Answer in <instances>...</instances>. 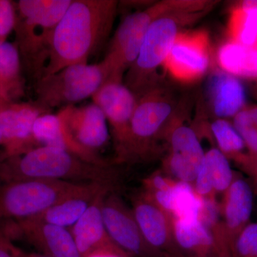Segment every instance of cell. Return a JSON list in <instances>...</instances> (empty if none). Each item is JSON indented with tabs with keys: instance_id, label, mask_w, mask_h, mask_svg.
I'll list each match as a JSON object with an SVG mask.
<instances>
[{
	"instance_id": "obj_14",
	"label": "cell",
	"mask_w": 257,
	"mask_h": 257,
	"mask_svg": "<svg viewBox=\"0 0 257 257\" xmlns=\"http://www.w3.org/2000/svg\"><path fill=\"white\" fill-rule=\"evenodd\" d=\"M134 217L148 246L160 257H178L179 251L174 239L172 218L143 192L133 202Z\"/></svg>"
},
{
	"instance_id": "obj_16",
	"label": "cell",
	"mask_w": 257,
	"mask_h": 257,
	"mask_svg": "<svg viewBox=\"0 0 257 257\" xmlns=\"http://www.w3.org/2000/svg\"><path fill=\"white\" fill-rule=\"evenodd\" d=\"M59 113L74 138L82 146L98 152L109 140V128L104 113L94 102L83 106L70 105Z\"/></svg>"
},
{
	"instance_id": "obj_37",
	"label": "cell",
	"mask_w": 257,
	"mask_h": 257,
	"mask_svg": "<svg viewBox=\"0 0 257 257\" xmlns=\"http://www.w3.org/2000/svg\"><path fill=\"white\" fill-rule=\"evenodd\" d=\"M7 159H8V157L7 156L6 154H5L4 150L2 149V150H0V165H1L3 162H5Z\"/></svg>"
},
{
	"instance_id": "obj_42",
	"label": "cell",
	"mask_w": 257,
	"mask_h": 257,
	"mask_svg": "<svg viewBox=\"0 0 257 257\" xmlns=\"http://www.w3.org/2000/svg\"><path fill=\"white\" fill-rule=\"evenodd\" d=\"M255 90H256V95L257 96V87L255 89Z\"/></svg>"
},
{
	"instance_id": "obj_22",
	"label": "cell",
	"mask_w": 257,
	"mask_h": 257,
	"mask_svg": "<svg viewBox=\"0 0 257 257\" xmlns=\"http://www.w3.org/2000/svg\"><path fill=\"white\" fill-rule=\"evenodd\" d=\"M213 112L219 119L234 116L245 106L246 92L237 77L221 70L211 76L208 85Z\"/></svg>"
},
{
	"instance_id": "obj_10",
	"label": "cell",
	"mask_w": 257,
	"mask_h": 257,
	"mask_svg": "<svg viewBox=\"0 0 257 257\" xmlns=\"http://www.w3.org/2000/svg\"><path fill=\"white\" fill-rule=\"evenodd\" d=\"M0 231L12 241L22 238L48 257H82L70 230L28 219L0 224Z\"/></svg>"
},
{
	"instance_id": "obj_13",
	"label": "cell",
	"mask_w": 257,
	"mask_h": 257,
	"mask_svg": "<svg viewBox=\"0 0 257 257\" xmlns=\"http://www.w3.org/2000/svg\"><path fill=\"white\" fill-rule=\"evenodd\" d=\"M209 37L204 31L179 32L164 66L174 78L184 83L199 80L209 64Z\"/></svg>"
},
{
	"instance_id": "obj_26",
	"label": "cell",
	"mask_w": 257,
	"mask_h": 257,
	"mask_svg": "<svg viewBox=\"0 0 257 257\" xmlns=\"http://www.w3.org/2000/svg\"><path fill=\"white\" fill-rule=\"evenodd\" d=\"M211 132L219 150L227 157L235 160L249 172L251 158L249 154L243 152L245 144L232 124L224 119H217L211 124Z\"/></svg>"
},
{
	"instance_id": "obj_8",
	"label": "cell",
	"mask_w": 257,
	"mask_h": 257,
	"mask_svg": "<svg viewBox=\"0 0 257 257\" xmlns=\"http://www.w3.org/2000/svg\"><path fill=\"white\" fill-rule=\"evenodd\" d=\"M172 111V103L160 89L152 87L139 96L123 162L143 160L148 156L154 140Z\"/></svg>"
},
{
	"instance_id": "obj_40",
	"label": "cell",
	"mask_w": 257,
	"mask_h": 257,
	"mask_svg": "<svg viewBox=\"0 0 257 257\" xmlns=\"http://www.w3.org/2000/svg\"><path fill=\"white\" fill-rule=\"evenodd\" d=\"M255 177H256V188H257V171L256 172V173H255V175H253Z\"/></svg>"
},
{
	"instance_id": "obj_28",
	"label": "cell",
	"mask_w": 257,
	"mask_h": 257,
	"mask_svg": "<svg viewBox=\"0 0 257 257\" xmlns=\"http://www.w3.org/2000/svg\"><path fill=\"white\" fill-rule=\"evenodd\" d=\"M204 163L210 175L214 192L224 194L234 179L227 157L219 149H210L206 152Z\"/></svg>"
},
{
	"instance_id": "obj_34",
	"label": "cell",
	"mask_w": 257,
	"mask_h": 257,
	"mask_svg": "<svg viewBox=\"0 0 257 257\" xmlns=\"http://www.w3.org/2000/svg\"><path fill=\"white\" fill-rule=\"evenodd\" d=\"M87 257H132L126 253L109 251V250H99L88 255Z\"/></svg>"
},
{
	"instance_id": "obj_25",
	"label": "cell",
	"mask_w": 257,
	"mask_h": 257,
	"mask_svg": "<svg viewBox=\"0 0 257 257\" xmlns=\"http://www.w3.org/2000/svg\"><path fill=\"white\" fill-rule=\"evenodd\" d=\"M229 41L246 47H257V0L240 2L228 20Z\"/></svg>"
},
{
	"instance_id": "obj_15",
	"label": "cell",
	"mask_w": 257,
	"mask_h": 257,
	"mask_svg": "<svg viewBox=\"0 0 257 257\" xmlns=\"http://www.w3.org/2000/svg\"><path fill=\"white\" fill-rule=\"evenodd\" d=\"M171 151L166 165L177 182L192 184L205 157L195 132L186 125H179L170 136Z\"/></svg>"
},
{
	"instance_id": "obj_9",
	"label": "cell",
	"mask_w": 257,
	"mask_h": 257,
	"mask_svg": "<svg viewBox=\"0 0 257 257\" xmlns=\"http://www.w3.org/2000/svg\"><path fill=\"white\" fill-rule=\"evenodd\" d=\"M105 116L114 138L116 162H124L131 135V122L137 96L123 82L104 83L92 96Z\"/></svg>"
},
{
	"instance_id": "obj_31",
	"label": "cell",
	"mask_w": 257,
	"mask_h": 257,
	"mask_svg": "<svg viewBox=\"0 0 257 257\" xmlns=\"http://www.w3.org/2000/svg\"><path fill=\"white\" fill-rule=\"evenodd\" d=\"M17 14L14 5L9 0H0V42H5L15 30Z\"/></svg>"
},
{
	"instance_id": "obj_21",
	"label": "cell",
	"mask_w": 257,
	"mask_h": 257,
	"mask_svg": "<svg viewBox=\"0 0 257 257\" xmlns=\"http://www.w3.org/2000/svg\"><path fill=\"white\" fill-rule=\"evenodd\" d=\"M113 187L114 183L93 182L84 192L62 199L30 219L69 229L82 217L101 190Z\"/></svg>"
},
{
	"instance_id": "obj_38",
	"label": "cell",
	"mask_w": 257,
	"mask_h": 257,
	"mask_svg": "<svg viewBox=\"0 0 257 257\" xmlns=\"http://www.w3.org/2000/svg\"><path fill=\"white\" fill-rule=\"evenodd\" d=\"M2 141H3V138H2L1 130H0V146L2 145Z\"/></svg>"
},
{
	"instance_id": "obj_7",
	"label": "cell",
	"mask_w": 257,
	"mask_h": 257,
	"mask_svg": "<svg viewBox=\"0 0 257 257\" xmlns=\"http://www.w3.org/2000/svg\"><path fill=\"white\" fill-rule=\"evenodd\" d=\"M177 0H165L128 15L111 39L104 59L106 82H123V77L138 59L145 35L156 19L172 10Z\"/></svg>"
},
{
	"instance_id": "obj_3",
	"label": "cell",
	"mask_w": 257,
	"mask_h": 257,
	"mask_svg": "<svg viewBox=\"0 0 257 257\" xmlns=\"http://www.w3.org/2000/svg\"><path fill=\"white\" fill-rule=\"evenodd\" d=\"M115 172L109 167L91 163L70 152L40 146L20 156L7 159L0 165V181L29 179L89 183H114Z\"/></svg>"
},
{
	"instance_id": "obj_20",
	"label": "cell",
	"mask_w": 257,
	"mask_h": 257,
	"mask_svg": "<svg viewBox=\"0 0 257 257\" xmlns=\"http://www.w3.org/2000/svg\"><path fill=\"white\" fill-rule=\"evenodd\" d=\"M253 202L252 189L248 182L241 178H234L224 193L221 207L223 233L230 252L235 240L249 224Z\"/></svg>"
},
{
	"instance_id": "obj_27",
	"label": "cell",
	"mask_w": 257,
	"mask_h": 257,
	"mask_svg": "<svg viewBox=\"0 0 257 257\" xmlns=\"http://www.w3.org/2000/svg\"><path fill=\"white\" fill-rule=\"evenodd\" d=\"M202 209V198L197 195L192 184L175 182L171 193V217L180 220H195L200 219Z\"/></svg>"
},
{
	"instance_id": "obj_33",
	"label": "cell",
	"mask_w": 257,
	"mask_h": 257,
	"mask_svg": "<svg viewBox=\"0 0 257 257\" xmlns=\"http://www.w3.org/2000/svg\"><path fill=\"white\" fill-rule=\"evenodd\" d=\"M11 242L0 232V257H16L12 250Z\"/></svg>"
},
{
	"instance_id": "obj_6",
	"label": "cell",
	"mask_w": 257,
	"mask_h": 257,
	"mask_svg": "<svg viewBox=\"0 0 257 257\" xmlns=\"http://www.w3.org/2000/svg\"><path fill=\"white\" fill-rule=\"evenodd\" d=\"M105 70L98 64H77L42 76L35 84L36 103L47 111L74 105L94 95L106 82Z\"/></svg>"
},
{
	"instance_id": "obj_17",
	"label": "cell",
	"mask_w": 257,
	"mask_h": 257,
	"mask_svg": "<svg viewBox=\"0 0 257 257\" xmlns=\"http://www.w3.org/2000/svg\"><path fill=\"white\" fill-rule=\"evenodd\" d=\"M113 189L114 187H108L101 190L82 217L69 229L82 257H87L99 250L126 253L110 239L103 220L101 212L103 200L106 194Z\"/></svg>"
},
{
	"instance_id": "obj_18",
	"label": "cell",
	"mask_w": 257,
	"mask_h": 257,
	"mask_svg": "<svg viewBox=\"0 0 257 257\" xmlns=\"http://www.w3.org/2000/svg\"><path fill=\"white\" fill-rule=\"evenodd\" d=\"M172 228L176 244L184 256H231L212 230L200 219H172Z\"/></svg>"
},
{
	"instance_id": "obj_36",
	"label": "cell",
	"mask_w": 257,
	"mask_h": 257,
	"mask_svg": "<svg viewBox=\"0 0 257 257\" xmlns=\"http://www.w3.org/2000/svg\"><path fill=\"white\" fill-rule=\"evenodd\" d=\"M243 109L250 122L257 127V106H245Z\"/></svg>"
},
{
	"instance_id": "obj_4",
	"label": "cell",
	"mask_w": 257,
	"mask_h": 257,
	"mask_svg": "<svg viewBox=\"0 0 257 257\" xmlns=\"http://www.w3.org/2000/svg\"><path fill=\"white\" fill-rule=\"evenodd\" d=\"M72 0H20L15 30L16 45L28 72L40 78L50 59L57 25Z\"/></svg>"
},
{
	"instance_id": "obj_2",
	"label": "cell",
	"mask_w": 257,
	"mask_h": 257,
	"mask_svg": "<svg viewBox=\"0 0 257 257\" xmlns=\"http://www.w3.org/2000/svg\"><path fill=\"white\" fill-rule=\"evenodd\" d=\"M216 2L177 0L175 6L153 22L147 30L138 59L127 71L124 84L135 96L152 87V78L164 63L181 28L212 9Z\"/></svg>"
},
{
	"instance_id": "obj_12",
	"label": "cell",
	"mask_w": 257,
	"mask_h": 257,
	"mask_svg": "<svg viewBox=\"0 0 257 257\" xmlns=\"http://www.w3.org/2000/svg\"><path fill=\"white\" fill-rule=\"evenodd\" d=\"M50 113L36 103H9L0 105V130L3 150L8 158L31 151L37 145L34 138L35 121Z\"/></svg>"
},
{
	"instance_id": "obj_19",
	"label": "cell",
	"mask_w": 257,
	"mask_h": 257,
	"mask_svg": "<svg viewBox=\"0 0 257 257\" xmlns=\"http://www.w3.org/2000/svg\"><path fill=\"white\" fill-rule=\"evenodd\" d=\"M34 138L39 146L55 147L70 152L95 165L109 167L98 154L82 146L74 138L60 113L42 114L37 118L33 127Z\"/></svg>"
},
{
	"instance_id": "obj_24",
	"label": "cell",
	"mask_w": 257,
	"mask_h": 257,
	"mask_svg": "<svg viewBox=\"0 0 257 257\" xmlns=\"http://www.w3.org/2000/svg\"><path fill=\"white\" fill-rule=\"evenodd\" d=\"M217 62L221 70L236 77L257 80V47L228 41L219 48Z\"/></svg>"
},
{
	"instance_id": "obj_30",
	"label": "cell",
	"mask_w": 257,
	"mask_h": 257,
	"mask_svg": "<svg viewBox=\"0 0 257 257\" xmlns=\"http://www.w3.org/2000/svg\"><path fill=\"white\" fill-rule=\"evenodd\" d=\"M233 126L242 138L248 154L257 165V127L250 122L243 109L234 116Z\"/></svg>"
},
{
	"instance_id": "obj_29",
	"label": "cell",
	"mask_w": 257,
	"mask_h": 257,
	"mask_svg": "<svg viewBox=\"0 0 257 257\" xmlns=\"http://www.w3.org/2000/svg\"><path fill=\"white\" fill-rule=\"evenodd\" d=\"M232 257H257V222L249 223L235 240Z\"/></svg>"
},
{
	"instance_id": "obj_1",
	"label": "cell",
	"mask_w": 257,
	"mask_h": 257,
	"mask_svg": "<svg viewBox=\"0 0 257 257\" xmlns=\"http://www.w3.org/2000/svg\"><path fill=\"white\" fill-rule=\"evenodd\" d=\"M118 5L116 0H72L55 29L42 76L73 64H87L110 35Z\"/></svg>"
},
{
	"instance_id": "obj_32",
	"label": "cell",
	"mask_w": 257,
	"mask_h": 257,
	"mask_svg": "<svg viewBox=\"0 0 257 257\" xmlns=\"http://www.w3.org/2000/svg\"><path fill=\"white\" fill-rule=\"evenodd\" d=\"M192 186L197 195L202 199L214 198L215 192L213 188L210 175L207 166L204 163V160L200 169L198 171Z\"/></svg>"
},
{
	"instance_id": "obj_41",
	"label": "cell",
	"mask_w": 257,
	"mask_h": 257,
	"mask_svg": "<svg viewBox=\"0 0 257 257\" xmlns=\"http://www.w3.org/2000/svg\"><path fill=\"white\" fill-rule=\"evenodd\" d=\"M178 257H187V256H184L183 255H182V256H179ZM218 257H231V256H218Z\"/></svg>"
},
{
	"instance_id": "obj_5",
	"label": "cell",
	"mask_w": 257,
	"mask_h": 257,
	"mask_svg": "<svg viewBox=\"0 0 257 257\" xmlns=\"http://www.w3.org/2000/svg\"><path fill=\"white\" fill-rule=\"evenodd\" d=\"M92 183L44 179L0 181V224L34 217L62 199L84 192Z\"/></svg>"
},
{
	"instance_id": "obj_23",
	"label": "cell",
	"mask_w": 257,
	"mask_h": 257,
	"mask_svg": "<svg viewBox=\"0 0 257 257\" xmlns=\"http://www.w3.org/2000/svg\"><path fill=\"white\" fill-rule=\"evenodd\" d=\"M24 94L21 58L16 44L0 42V99L7 104Z\"/></svg>"
},
{
	"instance_id": "obj_39",
	"label": "cell",
	"mask_w": 257,
	"mask_h": 257,
	"mask_svg": "<svg viewBox=\"0 0 257 257\" xmlns=\"http://www.w3.org/2000/svg\"><path fill=\"white\" fill-rule=\"evenodd\" d=\"M7 104V103L4 102V101H2L1 99H0V105H2V104Z\"/></svg>"
},
{
	"instance_id": "obj_35",
	"label": "cell",
	"mask_w": 257,
	"mask_h": 257,
	"mask_svg": "<svg viewBox=\"0 0 257 257\" xmlns=\"http://www.w3.org/2000/svg\"><path fill=\"white\" fill-rule=\"evenodd\" d=\"M11 248L16 257H48L44 256L41 253L29 252V251H25V250L15 246L13 242H11Z\"/></svg>"
},
{
	"instance_id": "obj_11",
	"label": "cell",
	"mask_w": 257,
	"mask_h": 257,
	"mask_svg": "<svg viewBox=\"0 0 257 257\" xmlns=\"http://www.w3.org/2000/svg\"><path fill=\"white\" fill-rule=\"evenodd\" d=\"M114 190L106 194L101 206L103 220L113 242L132 257H160L148 246L122 199Z\"/></svg>"
}]
</instances>
